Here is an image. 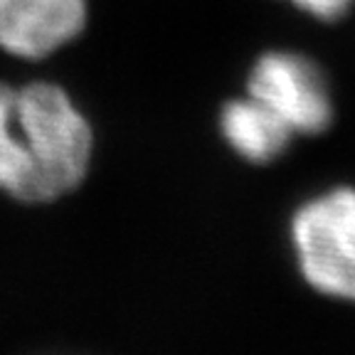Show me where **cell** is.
I'll list each match as a JSON object with an SVG mask.
<instances>
[{
  "instance_id": "obj_3",
  "label": "cell",
  "mask_w": 355,
  "mask_h": 355,
  "mask_svg": "<svg viewBox=\"0 0 355 355\" xmlns=\"http://www.w3.org/2000/svg\"><path fill=\"white\" fill-rule=\"evenodd\" d=\"M250 96L272 109L294 133H321L333 121L328 82L313 60L296 52H269L252 67Z\"/></svg>"
},
{
  "instance_id": "obj_1",
  "label": "cell",
  "mask_w": 355,
  "mask_h": 355,
  "mask_svg": "<svg viewBox=\"0 0 355 355\" xmlns=\"http://www.w3.org/2000/svg\"><path fill=\"white\" fill-rule=\"evenodd\" d=\"M92 163L94 128L60 84L0 79V200L55 207L79 193Z\"/></svg>"
},
{
  "instance_id": "obj_2",
  "label": "cell",
  "mask_w": 355,
  "mask_h": 355,
  "mask_svg": "<svg viewBox=\"0 0 355 355\" xmlns=\"http://www.w3.org/2000/svg\"><path fill=\"white\" fill-rule=\"evenodd\" d=\"M299 272L313 291L355 304V188L309 200L291 217Z\"/></svg>"
},
{
  "instance_id": "obj_5",
  "label": "cell",
  "mask_w": 355,
  "mask_h": 355,
  "mask_svg": "<svg viewBox=\"0 0 355 355\" xmlns=\"http://www.w3.org/2000/svg\"><path fill=\"white\" fill-rule=\"evenodd\" d=\"M220 128L234 153L250 163L277 161L294 139V131L252 96L230 101L222 109Z\"/></svg>"
},
{
  "instance_id": "obj_6",
  "label": "cell",
  "mask_w": 355,
  "mask_h": 355,
  "mask_svg": "<svg viewBox=\"0 0 355 355\" xmlns=\"http://www.w3.org/2000/svg\"><path fill=\"white\" fill-rule=\"evenodd\" d=\"M291 3L313 17H321V20H338V17H343L345 12H348L353 0H291Z\"/></svg>"
},
{
  "instance_id": "obj_4",
  "label": "cell",
  "mask_w": 355,
  "mask_h": 355,
  "mask_svg": "<svg viewBox=\"0 0 355 355\" xmlns=\"http://www.w3.org/2000/svg\"><path fill=\"white\" fill-rule=\"evenodd\" d=\"M87 25V0H0V52L44 60L77 40Z\"/></svg>"
}]
</instances>
